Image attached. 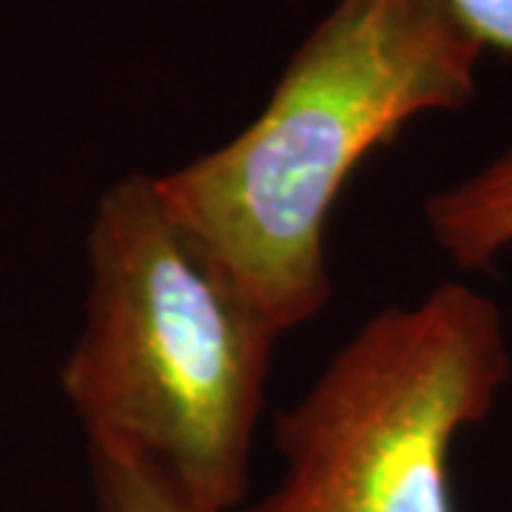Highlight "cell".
Listing matches in <instances>:
<instances>
[{"label":"cell","mask_w":512,"mask_h":512,"mask_svg":"<svg viewBox=\"0 0 512 512\" xmlns=\"http://www.w3.org/2000/svg\"><path fill=\"white\" fill-rule=\"evenodd\" d=\"M100 512H211L154 458L117 444H89Z\"/></svg>","instance_id":"5"},{"label":"cell","mask_w":512,"mask_h":512,"mask_svg":"<svg viewBox=\"0 0 512 512\" xmlns=\"http://www.w3.org/2000/svg\"><path fill=\"white\" fill-rule=\"evenodd\" d=\"M89 268L86 325L60 370L89 444L137 450L205 510H239L282 330L171 214L157 177L100 197Z\"/></svg>","instance_id":"2"},{"label":"cell","mask_w":512,"mask_h":512,"mask_svg":"<svg viewBox=\"0 0 512 512\" xmlns=\"http://www.w3.org/2000/svg\"><path fill=\"white\" fill-rule=\"evenodd\" d=\"M484 49L444 0H336L234 140L157 177L171 214L282 333L330 302L325 231L359 165L464 109Z\"/></svg>","instance_id":"1"},{"label":"cell","mask_w":512,"mask_h":512,"mask_svg":"<svg viewBox=\"0 0 512 512\" xmlns=\"http://www.w3.org/2000/svg\"><path fill=\"white\" fill-rule=\"evenodd\" d=\"M458 23L476 37L487 52L512 55V0H444Z\"/></svg>","instance_id":"6"},{"label":"cell","mask_w":512,"mask_h":512,"mask_svg":"<svg viewBox=\"0 0 512 512\" xmlns=\"http://www.w3.org/2000/svg\"><path fill=\"white\" fill-rule=\"evenodd\" d=\"M510 376L504 316L464 282L370 316L276 416L282 478L239 512H456L453 444Z\"/></svg>","instance_id":"3"},{"label":"cell","mask_w":512,"mask_h":512,"mask_svg":"<svg viewBox=\"0 0 512 512\" xmlns=\"http://www.w3.org/2000/svg\"><path fill=\"white\" fill-rule=\"evenodd\" d=\"M424 220L444 256L464 268H487L512 248V140L490 163L424 205Z\"/></svg>","instance_id":"4"}]
</instances>
